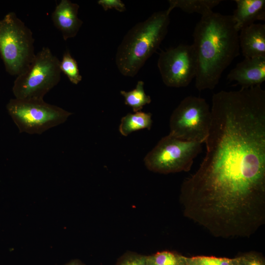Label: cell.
Listing matches in <instances>:
<instances>
[{
  "instance_id": "cell-8",
  "label": "cell",
  "mask_w": 265,
  "mask_h": 265,
  "mask_svg": "<svg viewBox=\"0 0 265 265\" xmlns=\"http://www.w3.org/2000/svg\"><path fill=\"white\" fill-rule=\"evenodd\" d=\"M212 115L204 98L185 97L173 111L169 121V134L180 139L205 142L209 133Z\"/></svg>"
},
{
  "instance_id": "cell-14",
  "label": "cell",
  "mask_w": 265,
  "mask_h": 265,
  "mask_svg": "<svg viewBox=\"0 0 265 265\" xmlns=\"http://www.w3.org/2000/svg\"><path fill=\"white\" fill-rule=\"evenodd\" d=\"M152 123L151 113L141 111L129 113L122 118L119 131L122 135L127 136L136 131L145 129L150 130Z\"/></svg>"
},
{
  "instance_id": "cell-23",
  "label": "cell",
  "mask_w": 265,
  "mask_h": 265,
  "mask_svg": "<svg viewBox=\"0 0 265 265\" xmlns=\"http://www.w3.org/2000/svg\"><path fill=\"white\" fill-rule=\"evenodd\" d=\"M216 265H237L238 257L233 259L215 257Z\"/></svg>"
},
{
  "instance_id": "cell-22",
  "label": "cell",
  "mask_w": 265,
  "mask_h": 265,
  "mask_svg": "<svg viewBox=\"0 0 265 265\" xmlns=\"http://www.w3.org/2000/svg\"><path fill=\"white\" fill-rule=\"evenodd\" d=\"M97 2L105 11L115 9L119 12H124L126 10L125 4L120 0H99Z\"/></svg>"
},
{
  "instance_id": "cell-17",
  "label": "cell",
  "mask_w": 265,
  "mask_h": 265,
  "mask_svg": "<svg viewBox=\"0 0 265 265\" xmlns=\"http://www.w3.org/2000/svg\"><path fill=\"white\" fill-rule=\"evenodd\" d=\"M59 67L61 73L65 74L70 81L74 84H78L82 80L78 64L75 59L71 55L69 51L66 50L60 60Z\"/></svg>"
},
{
  "instance_id": "cell-15",
  "label": "cell",
  "mask_w": 265,
  "mask_h": 265,
  "mask_svg": "<svg viewBox=\"0 0 265 265\" xmlns=\"http://www.w3.org/2000/svg\"><path fill=\"white\" fill-rule=\"evenodd\" d=\"M221 1V0H169L168 8L172 10L179 8L186 13H196L203 16L212 11Z\"/></svg>"
},
{
  "instance_id": "cell-7",
  "label": "cell",
  "mask_w": 265,
  "mask_h": 265,
  "mask_svg": "<svg viewBox=\"0 0 265 265\" xmlns=\"http://www.w3.org/2000/svg\"><path fill=\"white\" fill-rule=\"evenodd\" d=\"M202 144L183 140L169 134L146 155L145 165L149 170L161 174L187 172L201 152Z\"/></svg>"
},
{
  "instance_id": "cell-13",
  "label": "cell",
  "mask_w": 265,
  "mask_h": 265,
  "mask_svg": "<svg viewBox=\"0 0 265 265\" xmlns=\"http://www.w3.org/2000/svg\"><path fill=\"white\" fill-rule=\"evenodd\" d=\"M237 8L232 15L236 29L242 28L258 20H265V0H236Z\"/></svg>"
},
{
  "instance_id": "cell-10",
  "label": "cell",
  "mask_w": 265,
  "mask_h": 265,
  "mask_svg": "<svg viewBox=\"0 0 265 265\" xmlns=\"http://www.w3.org/2000/svg\"><path fill=\"white\" fill-rule=\"evenodd\" d=\"M227 79L241 88L261 85L265 81V57L244 58L230 71Z\"/></svg>"
},
{
  "instance_id": "cell-1",
  "label": "cell",
  "mask_w": 265,
  "mask_h": 265,
  "mask_svg": "<svg viewBox=\"0 0 265 265\" xmlns=\"http://www.w3.org/2000/svg\"><path fill=\"white\" fill-rule=\"evenodd\" d=\"M212 103L205 156L181 190L217 209L239 210L265 199V91L222 90Z\"/></svg>"
},
{
  "instance_id": "cell-16",
  "label": "cell",
  "mask_w": 265,
  "mask_h": 265,
  "mask_svg": "<svg viewBox=\"0 0 265 265\" xmlns=\"http://www.w3.org/2000/svg\"><path fill=\"white\" fill-rule=\"evenodd\" d=\"M144 84L143 81L139 80L132 90L120 91L124 98L125 104L131 107L134 112L140 111L144 106L151 102L150 96L145 92Z\"/></svg>"
},
{
  "instance_id": "cell-18",
  "label": "cell",
  "mask_w": 265,
  "mask_h": 265,
  "mask_svg": "<svg viewBox=\"0 0 265 265\" xmlns=\"http://www.w3.org/2000/svg\"><path fill=\"white\" fill-rule=\"evenodd\" d=\"M148 265H186L185 256L164 251L147 256Z\"/></svg>"
},
{
  "instance_id": "cell-21",
  "label": "cell",
  "mask_w": 265,
  "mask_h": 265,
  "mask_svg": "<svg viewBox=\"0 0 265 265\" xmlns=\"http://www.w3.org/2000/svg\"><path fill=\"white\" fill-rule=\"evenodd\" d=\"M186 265H216L215 257H185Z\"/></svg>"
},
{
  "instance_id": "cell-5",
  "label": "cell",
  "mask_w": 265,
  "mask_h": 265,
  "mask_svg": "<svg viewBox=\"0 0 265 265\" xmlns=\"http://www.w3.org/2000/svg\"><path fill=\"white\" fill-rule=\"evenodd\" d=\"M60 60L48 47H43L26 69L16 76L12 87L15 98L44 99L60 80Z\"/></svg>"
},
{
  "instance_id": "cell-20",
  "label": "cell",
  "mask_w": 265,
  "mask_h": 265,
  "mask_svg": "<svg viewBox=\"0 0 265 265\" xmlns=\"http://www.w3.org/2000/svg\"><path fill=\"white\" fill-rule=\"evenodd\" d=\"M116 265H148L147 256L129 255L123 258Z\"/></svg>"
},
{
  "instance_id": "cell-19",
  "label": "cell",
  "mask_w": 265,
  "mask_h": 265,
  "mask_svg": "<svg viewBox=\"0 0 265 265\" xmlns=\"http://www.w3.org/2000/svg\"><path fill=\"white\" fill-rule=\"evenodd\" d=\"M237 265H265V263L259 255L250 253L238 257Z\"/></svg>"
},
{
  "instance_id": "cell-3",
  "label": "cell",
  "mask_w": 265,
  "mask_h": 265,
  "mask_svg": "<svg viewBox=\"0 0 265 265\" xmlns=\"http://www.w3.org/2000/svg\"><path fill=\"white\" fill-rule=\"evenodd\" d=\"M171 11L168 8L156 12L126 33L115 55L116 65L122 75L134 77L159 49L167 33Z\"/></svg>"
},
{
  "instance_id": "cell-24",
  "label": "cell",
  "mask_w": 265,
  "mask_h": 265,
  "mask_svg": "<svg viewBox=\"0 0 265 265\" xmlns=\"http://www.w3.org/2000/svg\"><path fill=\"white\" fill-rule=\"evenodd\" d=\"M66 265H83L79 261L74 260L67 264Z\"/></svg>"
},
{
  "instance_id": "cell-4",
  "label": "cell",
  "mask_w": 265,
  "mask_h": 265,
  "mask_svg": "<svg viewBox=\"0 0 265 265\" xmlns=\"http://www.w3.org/2000/svg\"><path fill=\"white\" fill-rule=\"evenodd\" d=\"M34 39L31 30L10 12L0 20V56L6 71L17 76L34 58Z\"/></svg>"
},
{
  "instance_id": "cell-2",
  "label": "cell",
  "mask_w": 265,
  "mask_h": 265,
  "mask_svg": "<svg viewBox=\"0 0 265 265\" xmlns=\"http://www.w3.org/2000/svg\"><path fill=\"white\" fill-rule=\"evenodd\" d=\"M238 33L232 15L212 11L201 16L194 29L192 44L198 90L213 89L223 71L239 54Z\"/></svg>"
},
{
  "instance_id": "cell-9",
  "label": "cell",
  "mask_w": 265,
  "mask_h": 265,
  "mask_svg": "<svg viewBox=\"0 0 265 265\" xmlns=\"http://www.w3.org/2000/svg\"><path fill=\"white\" fill-rule=\"evenodd\" d=\"M158 67L164 84L171 87H184L195 78L197 60L192 45L180 44L160 53Z\"/></svg>"
},
{
  "instance_id": "cell-6",
  "label": "cell",
  "mask_w": 265,
  "mask_h": 265,
  "mask_svg": "<svg viewBox=\"0 0 265 265\" xmlns=\"http://www.w3.org/2000/svg\"><path fill=\"white\" fill-rule=\"evenodd\" d=\"M7 111L20 133L41 134L65 122L73 113L43 100L11 99Z\"/></svg>"
},
{
  "instance_id": "cell-11",
  "label": "cell",
  "mask_w": 265,
  "mask_h": 265,
  "mask_svg": "<svg viewBox=\"0 0 265 265\" xmlns=\"http://www.w3.org/2000/svg\"><path fill=\"white\" fill-rule=\"evenodd\" d=\"M80 6L69 0H61L52 14L54 26L61 32L64 40L75 37L83 22L78 17Z\"/></svg>"
},
{
  "instance_id": "cell-12",
  "label": "cell",
  "mask_w": 265,
  "mask_h": 265,
  "mask_svg": "<svg viewBox=\"0 0 265 265\" xmlns=\"http://www.w3.org/2000/svg\"><path fill=\"white\" fill-rule=\"evenodd\" d=\"M238 33L239 47L244 58L265 57V25L252 24Z\"/></svg>"
}]
</instances>
